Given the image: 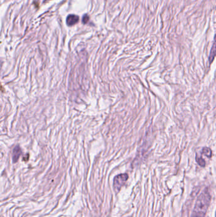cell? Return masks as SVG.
Here are the masks:
<instances>
[{
    "mask_svg": "<svg viewBox=\"0 0 216 217\" xmlns=\"http://www.w3.org/2000/svg\"><path fill=\"white\" fill-rule=\"evenodd\" d=\"M196 160H197V162L199 164V165H200L201 167H205V161H204L202 158H201L200 157L198 158V156H197Z\"/></svg>",
    "mask_w": 216,
    "mask_h": 217,
    "instance_id": "52a82bcc",
    "label": "cell"
},
{
    "mask_svg": "<svg viewBox=\"0 0 216 217\" xmlns=\"http://www.w3.org/2000/svg\"><path fill=\"white\" fill-rule=\"evenodd\" d=\"M88 21V17L87 15H85L83 17V22L84 23H86Z\"/></svg>",
    "mask_w": 216,
    "mask_h": 217,
    "instance_id": "ba28073f",
    "label": "cell"
},
{
    "mask_svg": "<svg viewBox=\"0 0 216 217\" xmlns=\"http://www.w3.org/2000/svg\"><path fill=\"white\" fill-rule=\"evenodd\" d=\"M79 21V17L76 15H70L67 18V24L68 26H74Z\"/></svg>",
    "mask_w": 216,
    "mask_h": 217,
    "instance_id": "5b68a950",
    "label": "cell"
},
{
    "mask_svg": "<svg viewBox=\"0 0 216 217\" xmlns=\"http://www.w3.org/2000/svg\"><path fill=\"white\" fill-rule=\"evenodd\" d=\"M21 154H22L21 149L20 148L19 146L15 147L14 149V151H13V156H12L13 162L17 163L20 158V156H21Z\"/></svg>",
    "mask_w": 216,
    "mask_h": 217,
    "instance_id": "277c9868",
    "label": "cell"
},
{
    "mask_svg": "<svg viewBox=\"0 0 216 217\" xmlns=\"http://www.w3.org/2000/svg\"><path fill=\"white\" fill-rule=\"evenodd\" d=\"M215 55H216V34L214 36V43L212 46L210 52V55H209V60L210 64H212Z\"/></svg>",
    "mask_w": 216,
    "mask_h": 217,
    "instance_id": "3957f363",
    "label": "cell"
},
{
    "mask_svg": "<svg viewBox=\"0 0 216 217\" xmlns=\"http://www.w3.org/2000/svg\"><path fill=\"white\" fill-rule=\"evenodd\" d=\"M128 179V175L126 173L118 175L114 180V187L116 191H119Z\"/></svg>",
    "mask_w": 216,
    "mask_h": 217,
    "instance_id": "7a4b0ae2",
    "label": "cell"
},
{
    "mask_svg": "<svg viewBox=\"0 0 216 217\" xmlns=\"http://www.w3.org/2000/svg\"><path fill=\"white\" fill-rule=\"evenodd\" d=\"M202 153L205 156H207L209 158H210L212 156V151L208 147H204L202 150Z\"/></svg>",
    "mask_w": 216,
    "mask_h": 217,
    "instance_id": "8992f818",
    "label": "cell"
},
{
    "mask_svg": "<svg viewBox=\"0 0 216 217\" xmlns=\"http://www.w3.org/2000/svg\"><path fill=\"white\" fill-rule=\"evenodd\" d=\"M210 195L207 190H205L196 201L191 217H205L210 202Z\"/></svg>",
    "mask_w": 216,
    "mask_h": 217,
    "instance_id": "6da1fadb",
    "label": "cell"
}]
</instances>
